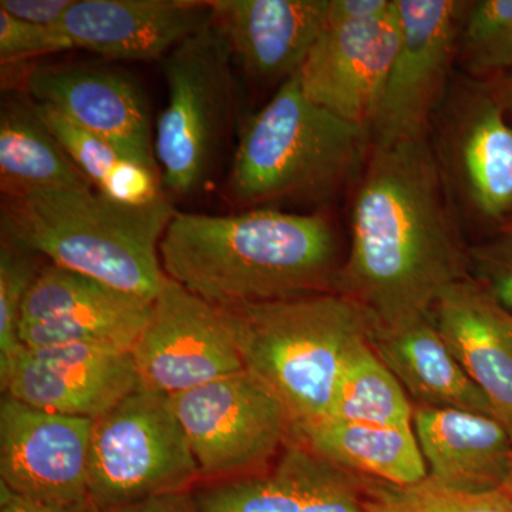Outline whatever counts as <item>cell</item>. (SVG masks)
<instances>
[{"label": "cell", "mask_w": 512, "mask_h": 512, "mask_svg": "<svg viewBox=\"0 0 512 512\" xmlns=\"http://www.w3.org/2000/svg\"><path fill=\"white\" fill-rule=\"evenodd\" d=\"M153 302L53 264L43 266L22 309L23 348L89 345L131 352Z\"/></svg>", "instance_id": "4fadbf2b"}, {"label": "cell", "mask_w": 512, "mask_h": 512, "mask_svg": "<svg viewBox=\"0 0 512 512\" xmlns=\"http://www.w3.org/2000/svg\"><path fill=\"white\" fill-rule=\"evenodd\" d=\"M434 146L453 200L485 224L512 221V124L487 83L458 87L444 100Z\"/></svg>", "instance_id": "8fae6325"}, {"label": "cell", "mask_w": 512, "mask_h": 512, "mask_svg": "<svg viewBox=\"0 0 512 512\" xmlns=\"http://www.w3.org/2000/svg\"><path fill=\"white\" fill-rule=\"evenodd\" d=\"M468 276V247L430 136L370 144L335 292L392 328L430 313Z\"/></svg>", "instance_id": "6da1fadb"}, {"label": "cell", "mask_w": 512, "mask_h": 512, "mask_svg": "<svg viewBox=\"0 0 512 512\" xmlns=\"http://www.w3.org/2000/svg\"><path fill=\"white\" fill-rule=\"evenodd\" d=\"M35 256L8 242L0 247V386L9 379L23 350L19 336L23 303L42 269Z\"/></svg>", "instance_id": "f1b7e54d"}, {"label": "cell", "mask_w": 512, "mask_h": 512, "mask_svg": "<svg viewBox=\"0 0 512 512\" xmlns=\"http://www.w3.org/2000/svg\"><path fill=\"white\" fill-rule=\"evenodd\" d=\"M470 2L397 0L400 40L370 144L427 137L448 92L458 37Z\"/></svg>", "instance_id": "9c48e42d"}, {"label": "cell", "mask_w": 512, "mask_h": 512, "mask_svg": "<svg viewBox=\"0 0 512 512\" xmlns=\"http://www.w3.org/2000/svg\"><path fill=\"white\" fill-rule=\"evenodd\" d=\"M74 0H0V10L23 22L56 26Z\"/></svg>", "instance_id": "1f68e13d"}, {"label": "cell", "mask_w": 512, "mask_h": 512, "mask_svg": "<svg viewBox=\"0 0 512 512\" xmlns=\"http://www.w3.org/2000/svg\"><path fill=\"white\" fill-rule=\"evenodd\" d=\"M0 512H99L74 511L28 500L0 485Z\"/></svg>", "instance_id": "e575fe53"}, {"label": "cell", "mask_w": 512, "mask_h": 512, "mask_svg": "<svg viewBox=\"0 0 512 512\" xmlns=\"http://www.w3.org/2000/svg\"><path fill=\"white\" fill-rule=\"evenodd\" d=\"M174 212L168 198L127 205L93 188L43 192L5 197L0 227L2 242L154 302L165 281L160 242Z\"/></svg>", "instance_id": "3957f363"}, {"label": "cell", "mask_w": 512, "mask_h": 512, "mask_svg": "<svg viewBox=\"0 0 512 512\" xmlns=\"http://www.w3.org/2000/svg\"><path fill=\"white\" fill-rule=\"evenodd\" d=\"M394 0H329V18L365 20L379 18L393 9Z\"/></svg>", "instance_id": "d6a6232c"}, {"label": "cell", "mask_w": 512, "mask_h": 512, "mask_svg": "<svg viewBox=\"0 0 512 512\" xmlns=\"http://www.w3.org/2000/svg\"><path fill=\"white\" fill-rule=\"evenodd\" d=\"M414 404L370 340L346 357L326 417L380 426H413Z\"/></svg>", "instance_id": "484cf974"}, {"label": "cell", "mask_w": 512, "mask_h": 512, "mask_svg": "<svg viewBox=\"0 0 512 512\" xmlns=\"http://www.w3.org/2000/svg\"><path fill=\"white\" fill-rule=\"evenodd\" d=\"M369 150V130L313 103L295 74L242 124L228 194L245 207L323 201L362 168Z\"/></svg>", "instance_id": "277c9868"}, {"label": "cell", "mask_w": 512, "mask_h": 512, "mask_svg": "<svg viewBox=\"0 0 512 512\" xmlns=\"http://www.w3.org/2000/svg\"><path fill=\"white\" fill-rule=\"evenodd\" d=\"M370 345L402 384L414 406L494 417L487 397L448 349L433 313L392 328L377 323Z\"/></svg>", "instance_id": "7402d4cb"}, {"label": "cell", "mask_w": 512, "mask_h": 512, "mask_svg": "<svg viewBox=\"0 0 512 512\" xmlns=\"http://www.w3.org/2000/svg\"><path fill=\"white\" fill-rule=\"evenodd\" d=\"M140 386L131 352L72 345L23 348L0 387L35 409L96 421Z\"/></svg>", "instance_id": "9a60e30c"}, {"label": "cell", "mask_w": 512, "mask_h": 512, "mask_svg": "<svg viewBox=\"0 0 512 512\" xmlns=\"http://www.w3.org/2000/svg\"><path fill=\"white\" fill-rule=\"evenodd\" d=\"M200 470V483L266 470L292 439V414L248 370L170 396Z\"/></svg>", "instance_id": "ba28073f"}, {"label": "cell", "mask_w": 512, "mask_h": 512, "mask_svg": "<svg viewBox=\"0 0 512 512\" xmlns=\"http://www.w3.org/2000/svg\"><path fill=\"white\" fill-rule=\"evenodd\" d=\"M431 313L448 349L512 439V313L471 276L444 289Z\"/></svg>", "instance_id": "ffe728a7"}, {"label": "cell", "mask_w": 512, "mask_h": 512, "mask_svg": "<svg viewBox=\"0 0 512 512\" xmlns=\"http://www.w3.org/2000/svg\"><path fill=\"white\" fill-rule=\"evenodd\" d=\"M93 426V420L35 409L3 394L0 485L37 503L99 511L89 493Z\"/></svg>", "instance_id": "7c38bea8"}, {"label": "cell", "mask_w": 512, "mask_h": 512, "mask_svg": "<svg viewBox=\"0 0 512 512\" xmlns=\"http://www.w3.org/2000/svg\"><path fill=\"white\" fill-rule=\"evenodd\" d=\"M200 481L170 396L140 386L94 421L89 493L100 512L192 490Z\"/></svg>", "instance_id": "52a82bcc"}, {"label": "cell", "mask_w": 512, "mask_h": 512, "mask_svg": "<svg viewBox=\"0 0 512 512\" xmlns=\"http://www.w3.org/2000/svg\"><path fill=\"white\" fill-rule=\"evenodd\" d=\"M214 20L211 2L74 0L55 26L73 49L119 62H163Z\"/></svg>", "instance_id": "ac0fdd59"}, {"label": "cell", "mask_w": 512, "mask_h": 512, "mask_svg": "<svg viewBox=\"0 0 512 512\" xmlns=\"http://www.w3.org/2000/svg\"><path fill=\"white\" fill-rule=\"evenodd\" d=\"M35 106L64 153L101 195L127 205H150L168 198L156 168L128 157L53 107Z\"/></svg>", "instance_id": "d4e9b609"}, {"label": "cell", "mask_w": 512, "mask_h": 512, "mask_svg": "<svg viewBox=\"0 0 512 512\" xmlns=\"http://www.w3.org/2000/svg\"><path fill=\"white\" fill-rule=\"evenodd\" d=\"M234 64L214 20L161 62L168 101L154 131V153L167 194L190 197L210 181L237 110Z\"/></svg>", "instance_id": "8992f818"}, {"label": "cell", "mask_w": 512, "mask_h": 512, "mask_svg": "<svg viewBox=\"0 0 512 512\" xmlns=\"http://www.w3.org/2000/svg\"><path fill=\"white\" fill-rule=\"evenodd\" d=\"M225 312L245 370L285 404L295 423L328 416L346 357L379 323L336 292Z\"/></svg>", "instance_id": "5b68a950"}, {"label": "cell", "mask_w": 512, "mask_h": 512, "mask_svg": "<svg viewBox=\"0 0 512 512\" xmlns=\"http://www.w3.org/2000/svg\"><path fill=\"white\" fill-rule=\"evenodd\" d=\"M487 84L495 99L503 106L505 113L512 116V72Z\"/></svg>", "instance_id": "d590c367"}, {"label": "cell", "mask_w": 512, "mask_h": 512, "mask_svg": "<svg viewBox=\"0 0 512 512\" xmlns=\"http://www.w3.org/2000/svg\"><path fill=\"white\" fill-rule=\"evenodd\" d=\"M109 512H200V510L195 503L194 488H192L180 493L157 495V497Z\"/></svg>", "instance_id": "836d02e7"}, {"label": "cell", "mask_w": 512, "mask_h": 512, "mask_svg": "<svg viewBox=\"0 0 512 512\" xmlns=\"http://www.w3.org/2000/svg\"><path fill=\"white\" fill-rule=\"evenodd\" d=\"M293 439L343 470L384 483L429 477L413 426H380L323 417L293 424Z\"/></svg>", "instance_id": "603a6c76"}, {"label": "cell", "mask_w": 512, "mask_h": 512, "mask_svg": "<svg viewBox=\"0 0 512 512\" xmlns=\"http://www.w3.org/2000/svg\"><path fill=\"white\" fill-rule=\"evenodd\" d=\"M470 276L512 313V221L481 244L468 247Z\"/></svg>", "instance_id": "f546056e"}, {"label": "cell", "mask_w": 512, "mask_h": 512, "mask_svg": "<svg viewBox=\"0 0 512 512\" xmlns=\"http://www.w3.org/2000/svg\"><path fill=\"white\" fill-rule=\"evenodd\" d=\"M234 63L258 82L299 73L328 20L329 0H212Z\"/></svg>", "instance_id": "d6986e66"}, {"label": "cell", "mask_w": 512, "mask_h": 512, "mask_svg": "<svg viewBox=\"0 0 512 512\" xmlns=\"http://www.w3.org/2000/svg\"><path fill=\"white\" fill-rule=\"evenodd\" d=\"M413 429L434 483L466 494L503 490L512 439L495 417L414 406Z\"/></svg>", "instance_id": "44dd1931"}, {"label": "cell", "mask_w": 512, "mask_h": 512, "mask_svg": "<svg viewBox=\"0 0 512 512\" xmlns=\"http://www.w3.org/2000/svg\"><path fill=\"white\" fill-rule=\"evenodd\" d=\"M164 275L222 309L335 292L343 259L322 212L175 211L160 242Z\"/></svg>", "instance_id": "7a4b0ae2"}, {"label": "cell", "mask_w": 512, "mask_h": 512, "mask_svg": "<svg viewBox=\"0 0 512 512\" xmlns=\"http://www.w3.org/2000/svg\"><path fill=\"white\" fill-rule=\"evenodd\" d=\"M72 43L55 26L15 19L0 10V62L15 64L35 57L72 50Z\"/></svg>", "instance_id": "4dcf8cb0"}, {"label": "cell", "mask_w": 512, "mask_h": 512, "mask_svg": "<svg viewBox=\"0 0 512 512\" xmlns=\"http://www.w3.org/2000/svg\"><path fill=\"white\" fill-rule=\"evenodd\" d=\"M0 187L5 197H23L93 185L50 133L35 101L8 99L0 110Z\"/></svg>", "instance_id": "cb8c5ba5"}, {"label": "cell", "mask_w": 512, "mask_h": 512, "mask_svg": "<svg viewBox=\"0 0 512 512\" xmlns=\"http://www.w3.org/2000/svg\"><path fill=\"white\" fill-rule=\"evenodd\" d=\"M503 490L505 491V493L512 495V468L510 476H508L507 481H505Z\"/></svg>", "instance_id": "8d00e7d4"}, {"label": "cell", "mask_w": 512, "mask_h": 512, "mask_svg": "<svg viewBox=\"0 0 512 512\" xmlns=\"http://www.w3.org/2000/svg\"><path fill=\"white\" fill-rule=\"evenodd\" d=\"M457 62L480 83L512 72V0L470 2L458 37Z\"/></svg>", "instance_id": "4316f807"}, {"label": "cell", "mask_w": 512, "mask_h": 512, "mask_svg": "<svg viewBox=\"0 0 512 512\" xmlns=\"http://www.w3.org/2000/svg\"><path fill=\"white\" fill-rule=\"evenodd\" d=\"M200 512H366L360 476L295 439L266 470L194 488Z\"/></svg>", "instance_id": "e0dca14e"}, {"label": "cell", "mask_w": 512, "mask_h": 512, "mask_svg": "<svg viewBox=\"0 0 512 512\" xmlns=\"http://www.w3.org/2000/svg\"><path fill=\"white\" fill-rule=\"evenodd\" d=\"M131 356L141 387L165 396L245 369L225 309L167 276Z\"/></svg>", "instance_id": "30bf717a"}, {"label": "cell", "mask_w": 512, "mask_h": 512, "mask_svg": "<svg viewBox=\"0 0 512 512\" xmlns=\"http://www.w3.org/2000/svg\"><path fill=\"white\" fill-rule=\"evenodd\" d=\"M399 40L397 0L379 18L328 16L298 73L303 92L313 103L370 133Z\"/></svg>", "instance_id": "5bb4252c"}, {"label": "cell", "mask_w": 512, "mask_h": 512, "mask_svg": "<svg viewBox=\"0 0 512 512\" xmlns=\"http://www.w3.org/2000/svg\"><path fill=\"white\" fill-rule=\"evenodd\" d=\"M360 487L366 512H512V495L504 490L458 493L429 477L419 484L396 485L360 476Z\"/></svg>", "instance_id": "83f0119b"}, {"label": "cell", "mask_w": 512, "mask_h": 512, "mask_svg": "<svg viewBox=\"0 0 512 512\" xmlns=\"http://www.w3.org/2000/svg\"><path fill=\"white\" fill-rule=\"evenodd\" d=\"M28 89L35 103L53 107L128 157L160 171L147 96L127 72L93 64L37 66L28 74Z\"/></svg>", "instance_id": "2e32d148"}]
</instances>
